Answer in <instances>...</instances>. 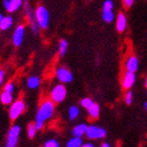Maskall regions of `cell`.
Wrapping results in <instances>:
<instances>
[{"label": "cell", "mask_w": 147, "mask_h": 147, "mask_svg": "<svg viewBox=\"0 0 147 147\" xmlns=\"http://www.w3.org/2000/svg\"><path fill=\"white\" fill-rule=\"evenodd\" d=\"M54 103L51 100H46L40 105L39 110L37 113L36 117V127L37 129H41L44 125V122L47 121L49 119H51L54 113Z\"/></svg>", "instance_id": "1"}, {"label": "cell", "mask_w": 147, "mask_h": 147, "mask_svg": "<svg viewBox=\"0 0 147 147\" xmlns=\"http://www.w3.org/2000/svg\"><path fill=\"white\" fill-rule=\"evenodd\" d=\"M37 23L40 30H46L49 25V13L44 5H39L35 9Z\"/></svg>", "instance_id": "2"}, {"label": "cell", "mask_w": 147, "mask_h": 147, "mask_svg": "<svg viewBox=\"0 0 147 147\" xmlns=\"http://www.w3.org/2000/svg\"><path fill=\"white\" fill-rule=\"evenodd\" d=\"M24 9H25V15H26V18H28V22H30V24H31L32 32H33L35 35H38L39 34L40 28H39V25H38V23H37L36 16H35V11H33V9L28 5V0H25Z\"/></svg>", "instance_id": "3"}, {"label": "cell", "mask_w": 147, "mask_h": 147, "mask_svg": "<svg viewBox=\"0 0 147 147\" xmlns=\"http://www.w3.org/2000/svg\"><path fill=\"white\" fill-rule=\"evenodd\" d=\"M66 95H67V90L65 88V86L63 84H58L53 88L52 92H51V98H52L53 102L60 103L64 100Z\"/></svg>", "instance_id": "4"}, {"label": "cell", "mask_w": 147, "mask_h": 147, "mask_svg": "<svg viewBox=\"0 0 147 147\" xmlns=\"http://www.w3.org/2000/svg\"><path fill=\"white\" fill-rule=\"evenodd\" d=\"M20 126L14 125L12 128L9 129L7 139H6V147H16L19 140V136H20Z\"/></svg>", "instance_id": "5"}, {"label": "cell", "mask_w": 147, "mask_h": 147, "mask_svg": "<svg viewBox=\"0 0 147 147\" xmlns=\"http://www.w3.org/2000/svg\"><path fill=\"white\" fill-rule=\"evenodd\" d=\"M25 35V26L23 24H19L18 26H16L15 31L13 33V44L18 47L22 44L23 39H24Z\"/></svg>", "instance_id": "6"}, {"label": "cell", "mask_w": 147, "mask_h": 147, "mask_svg": "<svg viewBox=\"0 0 147 147\" xmlns=\"http://www.w3.org/2000/svg\"><path fill=\"white\" fill-rule=\"evenodd\" d=\"M25 105L24 102L22 100H17L16 102H14L9 108V118L12 120L17 119L23 111H24Z\"/></svg>", "instance_id": "7"}, {"label": "cell", "mask_w": 147, "mask_h": 147, "mask_svg": "<svg viewBox=\"0 0 147 147\" xmlns=\"http://www.w3.org/2000/svg\"><path fill=\"white\" fill-rule=\"evenodd\" d=\"M86 136L88 139H103L106 136V130L95 125L88 126L86 130Z\"/></svg>", "instance_id": "8"}, {"label": "cell", "mask_w": 147, "mask_h": 147, "mask_svg": "<svg viewBox=\"0 0 147 147\" xmlns=\"http://www.w3.org/2000/svg\"><path fill=\"white\" fill-rule=\"evenodd\" d=\"M56 76L59 81L62 83H71L74 79L73 74L66 67H59L56 71Z\"/></svg>", "instance_id": "9"}, {"label": "cell", "mask_w": 147, "mask_h": 147, "mask_svg": "<svg viewBox=\"0 0 147 147\" xmlns=\"http://www.w3.org/2000/svg\"><path fill=\"white\" fill-rule=\"evenodd\" d=\"M23 4V0H3V7L9 13L18 11Z\"/></svg>", "instance_id": "10"}, {"label": "cell", "mask_w": 147, "mask_h": 147, "mask_svg": "<svg viewBox=\"0 0 147 147\" xmlns=\"http://www.w3.org/2000/svg\"><path fill=\"white\" fill-rule=\"evenodd\" d=\"M136 82V75L135 73H131V71H126L125 75L123 77L122 80V85L125 89L131 88L132 85L135 84Z\"/></svg>", "instance_id": "11"}, {"label": "cell", "mask_w": 147, "mask_h": 147, "mask_svg": "<svg viewBox=\"0 0 147 147\" xmlns=\"http://www.w3.org/2000/svg\"><path fill=\"white\" fill-rule=\"evenodd\" d=\"M116 28L119 33H123L127 28V19H126V16L123 13H119L117 16Z\"/></svg>", "instance_id": "12"}, {"label": "cell", "mask_w": 147, "mask_h": 147, "mask_svg": "<svg viewBox=\"0 0 147 147\" xmlns=\"http://www.w3.org/2000/svg\"><path fill=\"white\" fill-rule=\"evenodd\" d=\"M125 68L127 71H131V73H136L139 68V60L136 56H130L125 63Z\"/></svg>", "instance_id": "13"}, {"label": "cell", "mask_w": 147, "mask_h": 147, "mask_svg": "<svg viewBox=\"0 0 147 147\" xmlns=\"http://www.w3.org/2000/svg\"><path fill=\"white\" fill-rule=\"evenodd\" d=\"M14 23V19L12 16H3V18L0 21V31H7L12 28Z\"/></svg>", "instance_id": "14"}, {"label": "cell", "mask_w": 147, "mask_h": 147, "mask_svg": "<svg viewBox=\"0 0 147 147\" xmlns=\"http://www.w3.org/2000/svg\"><path fill=\"white\" fill-rule=\"evenodd\" d=\"M88 126L86 124H78L77 126H75V128L73 129V134L76 137H82L83 135H86V130H87Z\"/></svg>", "instance_id": "15"}, {"label": "cell", "mask_w": 147, "mask_h": 147, "mask_svg": "<svg viewBox=\"0 0 147 147\" xmlns=\"http://www.w3.org/2000/svg\"><path fill=\"white\" fill-rule=\"evenodd\" d=\"M67 49H68V42L66 39H61L58 43V52H59V56L60 57H63V56L66 55L67 53Z\"/></svg>", "instance_id": "16"}, {"label": "cell", "mask_w": 147, "mask_h": 147, "mask_svg": "<svg viewBox=\"0 0 147 147\" xmlns=\"http://www.w3.org/2000/svg\"><path fill=\"white\" fill-rule=\"evenodd\" d=\"M26 84H28V88L35 89L40 85V79L37 76H31L28 79V82H26Z\"/></svg>", "instance_id": "17"}, {"label": "cell", "mask_w": 147, "mask_h": 147, "mask_svg": "<svg viewBox=\"0 0 147 147\" xmlns=\"http://www.w3.org/2000/svg\"><path fill=\"white\" fill-rule=\"evenodd\" d=\"M87 109H88L89 116L92 117V118H94V119L98 118L99 113H100V107H99V105L97 104V103H92Z\"/></svg>", "instance_id": "18"}, {"label": "cell", "mask_w": 147, "mask_h": 147, "mask_svg": "<svg viewBox=\"0 0 147 147\" xmlns=\"http://www.w3.org/2000/svg\"><path fill=\"white\" fill-rule=\"evenodd\" d=\"M0 101H1V103L4 105L11 104L13 101V95L12 94H9V92H3L2 94L0 95Z\"/></svg>", "instance_id": "19"}, {"label": "cell", "mask_w": 147, "mask_h": 147, "mask_svg": "<svg viewBox=\"0 0 147 147\" xmlns=\"http://www.w3.org/2000/svg\"><path fill=\"white\" fill-rule=\"evenodd\" d=\"M102 19L106 23H110L115 19V14H113V11H103V13H102Z\"/></svg>", "instance_id": "20"}, {"label": "cell", "mask_w": 147, "mask_h": 147, "mask_svg": "<svg viewBox=\"0 0 147 147\" xmlns=\"http://www.w3.org/2000/svg\"><path fill=\"white\" fill-rule=\"evenodd\" d=\"M67 147H81L82 146V140H81V137H74L71 138L69 141L67 142Z\"/></svg>", "instance_id": "21"}, {"label": "cell", "mask_w": 147, "mask_h": 147, "mask_svg": "<svg viewBox=\"0 0 147 147\" xmlns=\"http://www.w3.org/2000/svg\"><path fill=\"white\" fill-rule=\"evenodd\" d=\"M68 115H69V119L71 120L76 119L77 117L79 116V108L77 107V106H75V105L71 106L69 109H68Z\"/></svg>", "instance_id": "22"}, {"label": "cell", "mask_w": 147, "mask_h": 147, "mask_svg": "<svg viewBox=\"0 0 147 147\" xmlns=\"http://www.w3.org/2000/svg\"><path fill=\"white\" fill-rule=\"evenodd\" d=\"M37 127H36V124H33V123H31V124H28V135L30 138H34L35 136H36V132H37Z\"/></svg>", "instance_id": "23"}, {"label": "cell", "mask_w": 147, "mask_h": 147, "mask_svg": "<svg viewBox=\"0 0 147 147\" xmlns=\"http://www.w3.org/2000/svg\"><path fill=\"white\" fill-rule=\"evenodd\" d=\"M103 11H113V0H105L102 5Z\"/></svg>", "instance_id": "24"}, {"label": "cell", "mask_w": 147, "mask_h": 147, "mask_svg": "<svg viewBox=\"0 0 147 147\" xmlns=\"http://www.w3.org/2000/svg\"><path fill=\"white\" fill-rule=\"evenodd\" d=\"M14 90H15V84H14L13 82L6 83L5 86H4V92H9V94H13Z\"/></svg>", "instance_id": "25"}, {"label": "cell", "mask_w": 147, "mask_h": 147, "mask_svg": "<svg viewBox=\"0 0 147 147\" xmlns=\"http://www.w3.org/2000/svg\"><path fill=\"white\" fill-rule=\"evenodd\" d=\"M94 103V101H92V99H89V98H85V99H83L82 101H81V105H82L83 107H85V108H88L90 105Z\"/></svg>", "instance_id": "26"}, {"label": "cell", "mask_w": 147, "mask_h": 147, "mask_svg": "<svg viewBox=\"0 0 147 147\" xmlns=\"http://www.w3.org/2000/svg\"><path fill=\"white\" fill-rule=\"evenodd\" d=\"M132 100H134V95H132V92L129 90V92H126V95H125V103L128 105L131 104Z\"/></svg>", "instance_id": "27"}, {"label": "cell", "mask_w": 147, "mask_h": 147, "mask_svg": "<svg viewBox=\"0 0 147 147\" xmlns=\"http://www.w3.org/2000/svg\"><path fill=\"white\" fill-rule=\"evenodd\" d=\"M44 147H59V144L56 140H49L44 144Z\"/></svg>", "instance_id": "28"}, {"label": "cell", "mask_w": 147, "mask_h": 147, "mask_svg": "<svg viewBox=\"0 0 147 147\" xmlns=\"http://www.w3.org/2000/svg\"><path fill=\"white\" fill-rule=\"evenodd\" d=\"M122 2H123L124 7L129 9V7H131L132 6V4H134V2H135V0H122Z\"/></svg>", "instance_id": "29"}, {"label": "cell", "mask_w": 147, "mask_h": 147, "mask_svg": "<svg viewBox=\"0 0 147 147\" xmlns=\"http://www.w3.org/2000/svg\"><path fill=\"white\" fill-rule=\"evenodd\" d=\"M4 78H5V71H3V69H0V85L3 83Z\"/></svg>", "instance_id": "30"}, {"label": "cell", "mask_w": 147, "mask_h": 147, "mask_svg": "<svg viewBox=\"0 0 147 147\" xmlns=\"http://www.w3.org/2000/svg\"><path fill=\"white\" fill-rule=\"evenodd\" d=\"M81 147H95V146H94V144H92V143H86V144H83Z\"/></svg>", "instance_id": "31"}, {"label": "cell", "mask_w": 147, "mask_h": 147, "mask_svg": "<svg viewBox=\"0 0 147 147\" xmlns=\"http://www.w3.org/2000/svg\"><path fill=\"white\" fill-rule=\"evenodd\" d=\"M101 147H110V146H109V144H108V143H104V144H102Z\"/></svg>", "instance_id": "32"}, {"label": "cell", "mask_w": 147, "mask_h": 147, "mask_svg": "<svg viewBox=\"0 0 147 147\" xmlns=\"http://www.w3.org/2000/svg\"><path fill=\"white\" fill-rule=\"evenodd\" d=\"M3 18V15H2V13L0 12V21H1V19Z\"/></svg>", "instance_id": "33"}, {"label": "cell", "mask_w": 147, "mask_h": 147, "mask_svg": "<svg viewBox=\"0 0 147 147\" xmlns=\"http://www.w3.org/2000/svg\"><path fill=\"white\" fill-rule=\"evenodd\" d=\"M144 107H145V109H146V111H147V101L145 102V104H144Z\"/></svg>", "instance_id": "34"}, {"label": "cell", "mask_w": 147, "mask_h": 147, "mask_svg": "<svg viewBox=\"0 0 147 147\" xmlns=\"http://www.w3.org/2000/svg\"><path fill=\"white\" fill-rule=\"evenodd\" d=\"M145 85H146V87H147V78H146V81H145Z\"/></svg>", "instance_id": "35"}]
</instances>
